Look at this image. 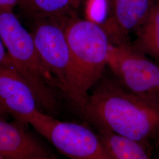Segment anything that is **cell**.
Here are the masks:
<instances>
[{"mask_svg":"<svg viewBox=\"0 0 159 159\" xmlns=\"http://www.w3.org/2000/svg\"><path fill=\"white\" fill-rule=\"evenodd\" d=\"M82 114L98 130L108 131L145 148L159 142V98L133 93L116 80L102 78L92 89Z\"/></svg>","mask_w":159,"mask_h":159,"instance_id":"obj_1","label":"cell"},{"mask_svg":"<svg viewBox=\"0 0 159 159\" xmlns=\"http://www.w3.org/2000/svg\"><path fill=\"white\" fill-rule=\"evenodd\" d=\"M0 37L14 67L31 89L40 109L50 115L55 113L53 77L43 62L31 33L12 11H0Z\"/></svg>","mask_w":159,"mask_h":159,"instance_id":"obj_2","label":"cell"},{"mask_svg":"<svg viewBox=\"0 0 159 159\" xmlns=\"http://www.w3.org/2000/svg\"><path fill=\"white\" fill-rule=\"evenodd\" d=\"M64 33L77 76L79 110L82 114L90 91L102 78L111 43L101 26L77 16L66 20Z\"/></svg>","mask_w":159,"mask_h":159,"instance_id":"obj_3","label":"cell"},{"mask_svg":"<svg viewBox=\"0 0 159 159\" xmlns=\"http://www.w3.org/2000/svg\"><path fill=\"white\" fill-rule=\"evenodd\" d=\"M66 21L53 18L34 19L30 33L55 86L79 110L77 79L64 33Z\"/></svg>","mask_w":159,"mask_h":159,"instance_id":"obj_4","label":"cell"},{"mask_svg":"<svg viewBox=\"0 0 159 159\" xmlns=\"http://www.w3.org/2000/svg\"><path fill=\"white\" fill-rule=\"evenodd\" d=\"M107 66L127 90L138 95L159 98V64L130 43H111Z\"/></svg>","mask_w":159,"mask_h":159,"instance_id":"obj_5","label":"cell"},{"mask_svg":"<svg viewBox=\"0 0 159 159\" xmlns=\"http://www.w3.org/2000/svg\"><path fill=\"white\" fill-rule=\"evenodd\" d=\"M40 134L69 159H113L98 134L82 125L51 116Z\"/></svg>","mask_w":159,"mask_h":159,"instance_id":"obj_6","label":"cell"},{"mask_svg":"<svg viewBox=\"0 0 159 159\" xmlns=\"http://www.w3.org/2000/svg\"><path fill=\"white\" fill-rule=\"evenodd\" d=\"M0 106L17 121L35 130L48 114L40 109L31 89L12 65L0 67Z\"/></svg>","mask_w":159,"mask_h":159,"instance_id":"obj_7","label":"cell"},{"mask_svg":"<svg viewBox=\"0 0 159 159\" xmlns=\"http://www.w3.org/2000/svg\"><path fill=\"white\" fill-rule=\"evenodd\" d=\"M157 0H107L108 17L102 27L113 44L129 43V35L146 20Z\"/></svg>","mask_w":159,"mask_h":159,"instance_id":"obj_8","label":"cell"},{"mask_svg":"<svg viewBox=\"0 0 159 159\" xmlns=\"http://www.w3.org/2000/svg\"><path fill=\"white\" fill-rule=\"evenodd\" d=\"M24 125L0 118V155L4 159L49 157L45 148Z\"/></svg>","mask_w":159,"mask_h":159,"instance_id":"obj_9","label":"cell"},{"mask_svg":"<svg viewBox=\"0 0 159 159\" xmlns=\"http://www.w3.org/2000/svg\"><path fill=\"white\" fill-rule=\"evenodd\" d=\"M136 33V39L131 46L159 64V0Z\"/></svg>","mask_w":159,"mask_h":159,"instance_id":"obj_10","label":"cell"},{"mask_svg":"<svg viewBox=\"0 0 159 159\" xmlns=\"http://www.w3.org/2000/svg\"><path fill=\"white\" fill-rule=\"evenodd\" d=\"M18 6L33 20L53 18L63 21L76 16L68 0H20Z\"/></svg>","mask_w":159,"mask_h":159,"instance_id":"obj_11","label":"cell"},{"mask_svg":"<svg viewBox=\"0 0 159 159\" xmlns=\"http://www.w3.org/2000/svg\"><path fill=\"white\" fill-rule=\"evenodd\" d=\"M97 134L113 159H152L139 143L108 131L98 130Z\"/></svg>","mask_w":159,"mask_h":159,"instance_id":"obj_12","label":"cell"},{"mask_svg":"<svg viewBox=\"0 0 159 159\" xmlns=\"http://www.w3.org/2000/svg\"><path fill=\"white\" fill-rule=\"evenodd\" d=\"M84 15L86 20L102 27L108 18L107 0H85Z\"/></svg>","mask_w":159,"mask_h":159,"instance_id":"obj_13","label":"cell"},{"mask_svg":"<svg viewBox=\"0 0 159 159\" xmlns=\"http://www.w3.org/2000/svg\"><path fill=\"white\" fill-rule=\"evenodd\" d=\"M10 65H12L11 61L8 56V54L6 51V48L0 37V67Z\"/></svg>","mask_w":159,"mask_h":159,"instance_id":"obj_14","label":"cell"},{"mask_svg":"<svg viewBox=\"0 0 159 159\" xmlns=\"http://www.w3.org/2000/svg\"><path fill=\"white\" fill-rule=\"evenodd\" d=\"M20 0H0V11H12L16 6H18Z\"/></svg>","mask_w":159,"mask_h":159,"instance_id":"obj_15","label":"cell"},{"mask_svg":"<svg viewBox=\"0 0 159 159\" xmlns=\"http://www.w3.org/2000/svg\"><path fill=\"white\" fill-rule=\"evenodd\" d=\"M68 1L71 7L75 11L79 7L82 0H68Z\"/></svg>","mask_w":159,"mask_h":159,"instance_id":"obj_16","label":"cell"},{"mask_svg":"<svg viewBox=\"0 0 159 159\" xmlns=\"http://www.w3.org/2000/svg\"><path fill=\"white\" fill-rule=\"evenodd\" d=\"M8 116H9V115L6 113V111L3 110V108H2V107H1V106H0V118L7 119V117H8Z\"/></svg>","mask_w":159,"mask_h":159,"instance_id":"obj_17","label":"cell"},{"mask_svg":"<svg viewBox=\"0 0 159 159\" xmlns=\"http://www.w3.org/2000/svg\"><path fill=\"white\" fill-rule=\"evenodd\" d=\"M50 159L49 157H38V158H34V159Z\"/></svg>","mask_w":159,"mask_h":159,"instance_id":"obj_18","label":"cell"},{"mask_svg":"<svg viewBox=\"0 0 159 159\" xmlns=\"http://www.w3.org/2000/svg\"><path fill=\"white\" fill-rule=\"evenodd\" d=\"M0 159H4V158L1 155H0Z\"/></svg>","mask_w":159,"mask_h":159,"instance_id":"obj_19","label":"cell"}]
</instances>
